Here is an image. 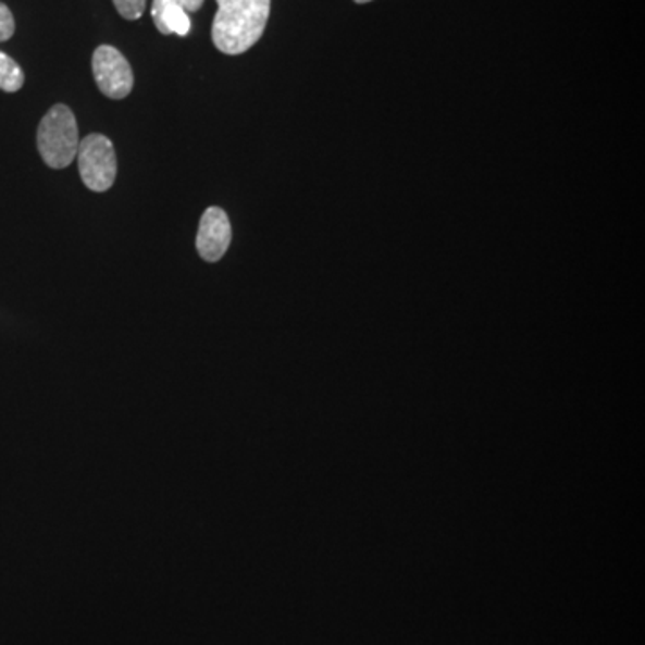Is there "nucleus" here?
<instances>
[{
    "instance_id": "obj_1",
    "label": "nucleus",
    "mask_w": 645,
    "mask_h": 645,
    "mask_svg": "<svg viewBox=\"0 0 645 645\" xmlns=\"http://www.w3.org/2000/svg\"><path fill=\"white\" fill-rule=\"evenodd\" d=\"M271 0H218L212 24L215 49L228 57H239L264 35L270 21Z\"/></svg>"
},
{
    "instance_id": "obj_2",
    "label": "nucleus",
    "mask_w": 645,
    "mask_h": 645,
    "mask_svg": "<svg viewBox=\"0 0 645 645\" xmlns=\"http://www.w3.org/2000/svg\"><path fill=\"white\" fill-rule=\"evenodd\" d=\"M36 146L41 160L51 169L69 168L76 160L79 132L71 108L54 104L44 115L36 133Z\"/></svg>"
},
{
    "instance_id": "obj_3",
    "label": "nucleus",
    "mask_w": 645,
    "mask_h": 645,
    "mask_svg": "<svg viewBox=\"0 0 645 645\" xmlns=\"http://www.w3.org/2000/svg\"><path fill=\"white\" fill-rule=\"evenodd\" d=\"M77 168L87 188L94 193L110 190L117 176V154L112 140L99 133L79 140Z\"/></svg>"
},
{
    "instance_id": "obj_4",
    "label": "nucleus",
    "mask_w": 645,
    "mask_h": 645,
    "mask_svg": "<svg viewBox=\"0 0 645 645\" xmlns=\"http://www.w3.org/2000/svg\"><path fill=\"white\" fill-rule=\"evenodd\" d=\"M94 79L108 99H124L135 85L133 69L123 52L112 46L97 47L92 58Z\"/></svg>"
},
{
    "instance_id": "obj_5",
    "label": "nucleus",
    "mask_w": 645,
    "mask_h": 645,
    "mask_svg": "<svg viewBox=\"0 0 645 645\" xmlns=\"http://www.w3.org/2000/svg\"><path fill=\"white\" fill-rule=\"evenodd\" d=\"M232 243V224L228 215L219 207L204 210L199 221L196 248L201 259L207 262H218L223 259Z\"/></svg>"
},
{
    "instance_id": "obj_6",
    "label": "nucleus",
    "mask_w": 645,
    "mask_h": 645,
    "mask_svg": "<svg viewBox=\"0 0 645 645\" xmlns=\"http://www.w3.org/2000/svg\"><path fill=\"white\" fill-rule=\"evenodd\" d=\"M151 16L162 35L185 36L190 32V18L179 0H153Z\"/></svg>"
},
{
    "instance_id": "obj_7",
    "label": "nucleus",
    "mask_w": 645,
    "mask_h": 645,
    "mask_svg": "<svg viewBox=\"0 0 645 645\" xmlns=\"http://www.w3.org/2000/svg\"><path fill=\"white\" fill-rule=\"evenodd\" d=\"M24 71L21 65L8 57L5 52L0 51V90L8 94H15L24 87Z\"/></svg>"
},
{
    "instance_id": "obj_8",
    "label": "nucleus",
    "mask_w": 645,
    "mask_h": 645,
    "mask_svg": "<svg viewBox=\"0 0 645 645\" xmlns=\"http://www.w3.org/2000/svg\"><path fill=\"white\" fill-rule=\"evenodd\" d=\"M113 5L126 21H138L146 11V0H113Z\"/></svg>"
},
{
    "instance_id": "obj_9",
    "label": "nucleus",
    "mask_w": 645,
    "mask_h": 645,
    "mask_svg": "<svg viewBox=\"0 0 645 645\" xmlns=\"http://www.w3.org/2000/svg\"><path fill=\"white\" fill-rule=\"evenodd\" d=\"M13 35H15V16L8 5L0 2V41H8Z\"/></svg>"
},
{
    "instance_id": "obj_10",
    "label": "nucleus",
    "mask_w": 645,
    "mask_h": 645,
    "mask_svg": "<svg viewBox=\"0 0 645 645\" xmlns=\"http://www.w3.org/2000/svg\"><path fill=\"white\" fill-rule=\"evenodd\" d=\"M179 2H182V5H184L185 11H190V13H194V11L201 10V5H203L204 0H179Z\"/></svg>"
},
{
    "instance_id": "obj_11",
    "label": "nucleus",
    "mask_w": 645,
    "mask_h": 645,
    "mask_svg": "<svg viewBox=\"0 0 645 645\" xmlns=\"http://www.w3.org/2000/svg\"><path fill=\"white\" fill-rule=\"evenodd\" d=\"M353 2H357V4H368L371 0H353Z\"/></svg>"
}]
</instances>
